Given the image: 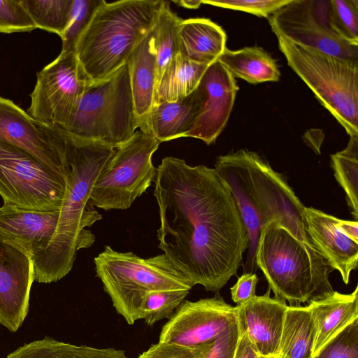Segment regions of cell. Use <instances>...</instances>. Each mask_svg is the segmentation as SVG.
Masks as SVG:
<instances>
[{"mask_svg":"<svg viewBox=\"0 0 358 358\" xmlns=\"http://www.w3.org/2000/svg\"><path fill=\"white\" fill-rule=\"evenodd\" d=\"M154 196L158 247L192 286L217 292L243 263L248 234L235 200L215 169L166 157Z\"/></svg>","mask_w":358,"mask_h":358,"instance_id":"obj_1","label":"cell"},{"mask_svg":"<svg viewBox=\"0 0 358 358\" xmlns=\"http://www.w3.org/2000/svg\"><path fill=\"white\" fill-rule=\"evenodd\" d=\"M214 169L229 187L248 231L244 273H255L257 268L255 252L260 231L272 221L280 222L303 243L315 248L306 229L305 206L284 176L266 159L241 149L220 156Z\"/></svg>","mask_w":358,"mask_h":358,"instance_id":"obj_2","label":"cell"},{"mask_svg":"<svg viewBox=\"0 0 358 358\" xmlns=\"http://www.w3.org/2000/svg\"><path fill=\"white\" fill-rule=\"evenodd\" d=\"M66 145L69 172L54 236L48 247L33 259L35 280L50 283L71 270L76 252L90 248L95 236L87 227L102 219L90 201L92 185L115 148L80 138L61 130Z\"/></svg>","mask_w":358,"mask_h":358,"instance_id":"obj_3","label":"cell"},{"mask_svg":"<svg viewBox=\"0 0 358 358\" xmlns=\"http://www.w3.org/2000/svg\"><path fill=\"white\" fill-rule=\"evenodd\" d=\"M162 0H103L75 46L89 84L107 79L125 64L155 24Z\"/></svg>","mask_w":358,"mask_h":358,"instance_id":"obj_4","label":"cell"},{"mask_svg":"<svg viewBox=\"0 0 358 358\" xmlns=\"http://www.w3.org/2000/svg\"><path fill=\"white\" fill-rule=\"evenodd\" d=\"M255 264L275 298L288 301L289 306L310 303L334 292L329 278L333 268L327 260L277 221L262 229Z\"/></svg>","mask_w":358,"mask_h":358,"instance_id":"obj_5","label":"cell"},{"mask_svg":"<svg viewBox=\"0 0 358 358\" xmlns=\"http://www.w3.org/2000/svg\"><path fill=\"white\" fill-rule=\"evenodd\" d=\"M94 263L96 276L113 307L128 324L141 319L142 303L148 292L189 291L193 287L164 254L144 259L106 245Z\"/></svg>","mask_w":358,"mask_h":358,"instance_id":"obj_6","label":"cell"},{"mask_svg":"<svg viewBox=\"0 0 358 358\" xmlns=\"http://www.w3.org/2000/svg\"><path fill=\"white\" fill-rule=\"evenodd\" d=\"M289 66L351 136L358 135V62L275 35Z\"/></svg>","mask_w":358,"mask_h":358,"instance_id":"obj_7","label":"cell"},{"mask_svg":"<svg viewBox=\"0 0 358 358\" xmlns=\"http://www.w3.org/2000/svg\"><path fill=\"white\" fill-rule=\"evenodd\" d=\"M127 63L109 78L88 84L66 132L116 148L140 129Z\"/></svg>","mask_w":358,"mask_h":358,"instance_id":"obj_8","label":"cell"},{"mask_svg":"<svg viewBox=\"0 0 358 358\" xmlns=\"http://www.w3.org/2000/svg\"><path fill=\"white\" fill-rule=\"evenodd\" d=\"M159 144L150 132L138 129L115 148L92 185V204L104 210L129 208L155 180L152 157Z\"/></svg>","mask_w":358,"mask_h":358,"instance_id":"obj_9","label":"cell"},{"mask_svg":"<svg viewBox=\"0 0 358 358\" xmlns=\"http://www.w3.org/2000/svg\"><path fill=\"white\" fill-rule=\"evenodd\" d=\"M67 177L27 152L0 142V196L3 204L34 210H58Z\"/></svg>","mask_w":358,"mask_h":358,"instance_id":"obj_10","label":"cell"},{"mask_svg":"<svg viewBox=\"0 0 358 358\" xmlns=\"http://www.w3.org/2000/svg\"><path fill=\"white\" fill-rule=\"evenodd\" d=\"M87 83L73 51H61L36 74L27 113L41 124L66 131Z\"/></svg>","mask_w":358,"mask_h":358,"instance_id":"obj_11","label":"cell"},{"mask_svg":"<svg viewBox=\"0 0 358 358\" xmlns=\"http://www.w3.org/2000/svg\"><path fill=\"white\" fill-rule=\"evenodd\" d=\"M330 0H292L268 17L275 35L339 58L358 62V45L338 36L329 18Z\"/></svg>","mask_w":358,"mask_h":358,"instance_id":"obj_12","label":"cell"},{"mask_svg":"<svg viewBox=\"0 0 358 358\" xmlns=\"http://www.w3.org/2000/svg\"><path fill=\"white\" fill-rule=\"evenodd\" d=\"M0 142L15 146L67 177L69 166L61 130L43 125L10 99L0 96Z\"/></svg>","mask_w":358,"mask_h":358,"instance_id":"obj_13","label":"cell"},{"mask_svg":"<svg viewBox=\"0 0 358 358\" xmlns=\"http://www.w3.org/2000/svg\"><path fill=\"white\" fill-rule=\"evenodd\" d=\"M236 322V307L220 296L184 301L163 326L159 341L196 346L214 341Z\"/></svg>","mask_w":358,"mask_h":358,"instance_id":"obj_14","label":"cell"},{"mask_svg":"<svg viewBox=\"0 0 358 358\" xmlns=\"http://www.w3.org/2000/svg\"><path fill=\"white\" fill-rule=\"evenodd\" d=\"M34 280L31 255L0 239V324L12 332L18 330L28 313Z\"/></svg>","mask_w":358,"mask_h":358,"instance_id":"obj_15","label":"cell"},{"mask_svg":"<svg viewBox=\"0 0 358 358\" xmlns=\"http://www.w3.org/2000/svg\"><path fill=\"white\" fill-rule=\"evenodd\" d=\"M198 88L203 97L201 109L185 137L196 138L210 145L228 122L238 87L231 74L216 61L209 65Z\"/></svg>","mask_w":358,"mask_h":358,"instance_id":"obj_16","label":"cell"},{"mask_svg":"<svg viewBox=\"0 0 358 358\" xmlns=\"http://www.w3.org/2000/svg\"><path fill=\"white\" fill-rule=\"evenodd\" d=\"M271 289L262 296L236 305V321L239 332L244 334L259 355L279 356V348L287 305L271 298Z\"/></svg>","mask_w":358,"mask_h":358,"instance_id":"obj_17","label":"cell"},{"mask_svg":"<svg viewBox=\"0 0 358 358\" xmlns=\"http://www.w3.org/2000/svg\"><path fill=\"white\" fill-rule=\"evenodd\" d=\"M303 216L314 248L348 285L351 272L357 268L358 242L342 231L338 224V218L331 215L305 206Z\"/></svg>","mask_w":358,"mask_h":358,"instance_id":"obj_18","label":"cell"},{"mask_svg":"<svg viewBox=\"0 0 358 358\" xmlns=\"http://www.w3.org/2000/svg\"><path fill=\"white\" fill-rule=\"evenodd\" d=\"M59 213V210H27L3 204L0 207V239L22 247L34 259L50 245Z\"/></svg>","mask_w":358,"mask_h":358,"instance_id":"obj_19","label":"cell"},{"mask_svg":"<svg viewBox=\"0 0 358 358\" xmlns=\"http://www.w3.org/2000/svg\"><path fill=\"white\" fill-rule=\"evenodd\" d=\"M203 97L197 88L186 97L154 104L139 129L150 132L160 143L185 135L201 109Z\"/></svg>","mask_w":358,"mask_h":358,"instance_id":"obj_20","label":"cell"},{"mask_svg":"<svg viewBox=\"0 0 358 358\" xmlns=\"http://www.w3.org/2000/svg\"><path fill=\"white\" fill-rule=\"evenodd\" d=\"M313 317L315 336L313 357L349 323L358 318V286L350 294L336 291L308 304Z\"/></svg>","mask_w":358,"mask_h":358,"instance_id":"obj_21","label":"cell"},{"mask_svg":"<svg viewBox=\"0 0 358 358\" xmlns=\"http://www.w3.org/2000/svg\"><path fill=\"white\" fill-rule=\"evenodd\" d=\"M127 63L134 108L142 124L154 105L157 83L152 30L135 48Z\"/></svg>","mask_w":358,"mask_h":358,"instance_id":"obj_22","label":"cell"},{"mask_svg":"<svg viewBox=\"0 0 358 358\" xmlns=\"http://www.w3.org/2000/svg\"><path fill=\"white\" fill-rule=\"evenodd\" d=\"M178 37L179 52L199 63L210 65L226 48L225 31L207 18L182 20Z\"/></svg>","mask_w":358,"mask_h":358,"instance_id":"obj_23","label":"cell"},{"mask_svg":"<svg viewBox=\"0 0 358 358\" xmlns=\"http://www.w3.org/2000/svg\"><path fill=\"white\" fill-rule=\"evenodd\" d=\"M208 64L192 61L178 52L163 71L155 91L154 104L183 99L198 87Z\"/></svg>","mask_w":358,"mask_h":358,"instance_id":"obj_24","label":"cell"},{"mask_svg":"<svg viewBox=\"0 0 358 358\" xmlns=\"http://www.w3.org/2000/svg\"><path fill=\"white\" fill-rule=\"evenodd\" d=\"M235 78L250 84L278 81L280 77L275 60L258 46L245 47L238 50L227 48L217 60Z\"/></svg>","mask_w":358,"mask_h":358,"instance_id":"obj_25","label":"cell"},{"mask_svg":"<svg viewBox=\"0 0 358 358\" xmlns=\"http://www.w3.org/2000/svg\"><path fill=\"white\" fill-rule=\"evenodd\" d=\"M315 325L308 305L288 306L280 342L279 356L313 358Z\"/></svg>","mask_w":358,"mask_h":358,"instance_id":"obj_26","label":"cell"},{"mask_svg":"<svg viewBox=\"0 0 358 358\" xmlns=\"http://www.w3.org/2000/svg\"><path fill=\"white\" fill-rule=\"evenodd\" d=\"M6 358H127L123 350L77 345L45 337L25 344Z\"/></svg>","mask_w":358,"mask_h":358,"instance_id":"obj_27","label":"cell"},{"mask_svg":"<svg viewBox=\"0 0 358 358\" xmlns=\"http://www.w3.org/2000/svg\"><path fill=\"white\" fill-rule=\"evenodd\" d=\"M180 19L163 1L152 29L157 62L156 85L171 59L179 52V24Z\"/></svg>","mask_w":358,"mask_h":358,"instance_id":"obj_28","label":"cell"},{"mask_svg":"<svg viewBox=\"0 0 358 358\" xmlns=\"http://www.w3.org/2000/svg\"><path fill=\"white\" fill-rule=\"evenodd\" d=\"M334 177L343 189L347 203L358 219V135L350 136L346 148L331 155Z\"/></svg>","mask_w":358,"mask_h":358,"instance_id":"obj_29","label":"cell"},{"mask_svg":"<svg viewBox=\"0 0 358 358\" xmlns=\"http://www.w3.org/2000/svg\"><path fill=\"white\" fill-rule=\"evenodd\" d=\"M37 29L62 38L71 16L73 0H21Z\"/></svg>","mask_w":358,"mask_h":358,"instance_id":"obj_30","label":"cell"},{"mask_svg":"<svg viewBox=\"0 0 358 358\" xmlns=\"http://www.w3.org/2000/svg\"><path fill=\"white\" fill-rule=\"evenodd\" d=\"M188 290H157L148 292L141 307V319L152 325L170 318L189 294Z\"/></svg>","mask_w":358,"mask_h":358,"instance_id":"obj_31","label":"cell"},{"mask_svg":"<svg viewBox=\"0 0 358 358\" xmlns=\"http://www.w3.org/2000/svg\"><path fill=\"white\" fill-rule=\"evenodd\" d=\"M329 18L338 36L358 45V0H330Z\"/></svg>","mask_w":358,"mask_h":358,"instance_id":"obj_32","label":"cell"},{"mask_svg":"<svg viewBox=\"0 0 358 358\" xmlns=\"http://www.w3.org/2000/svg\"><path fill=\"white\" fill-rule=\"evenodd\" d=\"M103 0H73L70 20L62 36V51L75 52L80 35L90 22Z\"/></svg>","mask_w":358,"mask_h":358,"instance_id":"obj_33","label":"cell"},{"mask_svg":"<svg viewBox=\"0 0 358 358\" xmlns=\"http://www.w3.org/2000/svg\"><path fill=\"white\" fill-rule=\"evenodd\" d=\"M317 358H358V318L329 341Z\"/></svg>","mask_w":358,"mask_h":358,"instance_id":"obj_34","label":"cell"},{"mask_svg":"<svg viewBox=\"0 0 358 358\" xmlns=\"http://www.w3.org/2000/svg\"><path fill=\"white\" fill-rule=\"evenodd\" d=\"M36 29L21 0H0V33L29 32Z\"/></svg>","mask_w":358,"mask_h":358,"instance_id":"obj_35","label":"cell"},{"mask_svg":"<svg viewBox=\"0 0 358 358\" xmlns=\"http://www.w3.org/2000/svg\"><path fill=\"white\" fill-rule=\"evenodd\" d=\"M292 0H210L202 3L240 10L258 17H269Z\"/></svg>","mask_w":358,"mask_h":358,"instance_id":"obj_36","label":"cell"},{"mask_svg":"<svg viewBox=\"0 0 358 358\" xmlns=\"http://www.w3.org/2000/svg\"><path fill=\"white\" fill-rule=\"evenodd\" d=\"M213 342L196 346L158 342L152 345L137 358H204Z\"/></svg>","mask_w":358,"mask_h":358,"instance_id":"obj_37","label":"cell"},{"mask_svg":"<svg viewBox=\"0 0 358 358\" xmlns=\"http://www.w3.org/2000/svg\"><path fill=\"white\" fill-rule=\"evenodd\" d=\"M239 338L237 321L216 338L204 358H234Z\"/></svg>","mask_w":358,"mask_h":358,"instance_id":"obj_38","label":"cell"},{"mask_svg":"<svg viewBox=\"0 0 358 358\" xmlns=\"http://www.w3.org/2000/svg\"><path fill=\"white\" fill-rule=\"evenodd\" d=\"M257 282L258 277L255 273H243L230 288L232 301L237 305H241L252 299L256 296Z\"/></svg>","mask_w":358,"mask_h":358,"instance_id":"obj_39","label":"cell"},{"mask_svg":"<svg viewBox=\"0 0 358 358\" xmlns=\"http://www.w3.org/2000/svg\"><path fill=\"white\" fill-rule=\"evenodd\" d=\"M258 353L247 336L239 332L234 358H257Z\"/></svg>","mask_w":358,"mask_h":358,"instance_id":"obj_40","label":"cell"},{"mask_svg":"<svg viewBox=\"0 0 358 358\" xmlns=\"http://www.w3.org/2000/svg\"><path fill=\"white\" fill-rule=\"evenodd\" d=\"M338 224L342 231L351 239L358 242V222L338 219Z\"/></svg>","mask_w":358,"mask_h":358,"instance_id":"obj_41","label":"cell"},{"mask_svg":"<svg viewBox=\"0 0 358 358\" xmlns=\"http://www.w3.org/2000/svg\"><path fill=\"white\" fill-rule=\"evenodd\" d=\"M173 2L180 6L191 9L198 8L202 3V1L199 0L173 1Z\"/></svg>","mask_w":358,"mask_h":358,"instance_id":"obj_42","label":"cell"},{"mask_svg":"<svg viewBox=\"0 0 358 358\" xmlns=\"http://www.w3.org/2000/svg\"><path fill=\"white\" fill-rule=\"evenodd\" d=\"M257 358H279V357L277 356L265 357V356H261V355H258Z\"/></svg>","mask_w":358,"mask_h":358,"instance_id":"obj_43","label":"cell"},{"mask_svg":"<svg viewBox=\"0 0 358 358\" xmlns=\"http://www.w3.org/2000/svg\"><path fill=\"white\" fill-rule=\"evenodd\" d=\"M279 358H286V357H278Z\"/></svg>","mask_w":358,"mask_h":358,"instance_id":"obj_44","label":"cell"},{"mask_svg":"<svg viewBox=\"0 0 358 358\" xmlns=\"http://www.w3.org/2000/svg\"><path fill=\"white\" fill-rule=\"evenodd\" d=\"M313 358H317L316 356H314Z\"/></svg>","mask_w":358,"mask_h":358,"instance_id":"obj_45","label":"cell"}]
</instances>
